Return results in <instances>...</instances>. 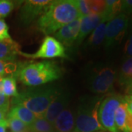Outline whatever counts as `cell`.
I'll use <instances>...</instances> for the list:
<instances>
[{"mask_svg":"<svg viewBox=\"0 0 132 132\" xmlns=\"http://www.w3.org/2000/svg\"><path fill=\"white\" fill-rule=\"evenodd\" d=\"M29 132H54L53 124L43 117L36 118L35 122L29 126Z\"/></svg>","mask_w":132,"mask_h":132,"instance_id":"20","label":"cell"},{"mask_svg":"<svg viewBox=\"0 0 132 132\" xmlns=\"http://www.w3.org/2000/svg\"><path fill=\"white\" fill-rule=\"evenodd\" d=\"M107 22H102L90 34V37L85 44V48L94 49L100 46L105 40L106 28Z\"/></svg>","mask_w":132,"mask_h":132,"instance_id":"16","label":"cell"},{"mask_svg":"<svg viewBox=\"0 0 132 132\" xmlns=\"http://www.w3.org/2000/svg\"><path fill=\"white\" fill-rule=\"evenodd\" d=\"M123 101V96L116 93H110L103 97L98 109V120L107 132H120L115 125V112Z\"/></svg>","mask_w":132,"mask_h":132,"instance_id":"6","label":"cell"},{"mask_svg":"<svg viewBox=\"0 0 132 132\" xmlns=\"http://www.w3.org/2000/svg\"><path fill=\"white\" fill-rule=\"evenodd\" d=\"M2 79H3V76L0 74V81H2Z\"/></svg>","mask_w":132,"mask_h":132,"instance_id":"34","label":"cell"},{"mask_svg":"<svg viewBox=\"0 0 132 132\" xmlns=\"http://www.w3.org/2000/svg\"><path fill=\"white\" fill-rule=\"evenodd\" d=\"M105 22L103 15H89L81 19L80 29L79 36L77 38L75 46H78L81 44L85 38L91 34L92 32L96 28L99 24Z\"/></svg>","mask_w":132,"mask_h":132,"instance_id":"12","label":"cell"},{"mask_svg":"<svg viewBox=\"0 0 132 132\" xmlns=\"http://www.w3.org/2000/svg\"><path fill=\"white\" fill-rule=\"evenodd\" d=\"M7 114L17 118L28 126H31L37 118L35 114L32 113L30 110L21 105L13 106Z\"/></svg>","mask_w":132,"mask_h":132,"instance_id":"17","label":"cell"},{"mask_svg":"<svg viewBox=\"0 0 132 132\" xmlns=\"http://www.w3.org/2000/svg\"><path fill=\"white\" fill-rule=\"evenodd\" d=\"M21 65V63H17L15 62L0 60V74L2 76H15L16 78V75Z\"/></svg>","mask_w":132,"mask_h":132,"instance_id":"21","label":"cell"},{"mask_svg":"<svg viewBox=\"0 0 132 132\" xmlns=\"http://www.w3.org/2000/svg\"><path fill=\"white\" fill-rule=\"evenodd\" d=\"M6 120L11 132H29L28 126L14 116L7 114Z\"/></svg>","mask_w":132,"mask_h":132,"instance_id":"22","label":"cell"},{"mask_svg":"<svg viewBox=\"0 0 132 132\" xmlns=\"http://www.w3.org/2000/svg\"><path fill=\"white\" fill-rule=\"evenodd\" d=\"M130 57H132V26L123 48V59L126 60Z\"/></svg>","mask_w":132,"mask_h":132,"instance_id":"25","label":"cell"},{"mask_svg":"<svg viewBox=\"0 0 132 132\" xmlns=\"http://www.w3.org/2000/svg\"><path fill=\"white\" fill-rule=\"evenodd\" d=\"M106 132H107V131H106Z\"/></svg>","mask_w":132,"mask_h":132,"instance_id":"37","label":"cell"},{"mask_svg":"<svg viewBox=\"0 0 132 132\" xmlns=\"http://www.w3.org/2000/svg\"><path fill=\"white\" fill-rule=\"evenodd\" d=\"M130 21L126 15L120 13L107 22L104 40V47L111 51L119 46L126 35Z\"/></svg>","mask_w":132,"mask_h":132,"instance_id":"7","label":"cell"},{"mask_svg":"<svg viewBox=\"0 0 132 132\" xmlns=\"http://www.w3.org/2000/svg\"><path fill=\"white\" fill-rule=\"evenodd\" d=\"M10 106L9 98L7 97L2 91V84L0 81V111L7 114Z\"/></svg>","mask_w":132,"mask_h":132,"instance_id":"26","label":"cell"},{"mask_svg":"<svg viewBox=\"0 0 132 132\" xmlns=\"http://www.w3.org/2000/svg\"><path fill=\"white\" fill-rule=\"evenodd\" d=\"M76 4L81 17L90 15L89 3L87 0H76Z\"/></svg>","mask_w":132,"mask_h":132,"instance_id":"28","label":"cell"},{"mask_svg":"<svg viewBox=\"0 0 132 132\" xmlns=\"http://www.w3.org/2000/svg\"><path fill=\"white\" fill-rule=\"evenodd\" d=\"M121 12V1L119 0H107L106 1V7L103 13L105 22H109L117 16Z\"/></svg>","mask_w":132,"mask_h":132,"instance_id":"18","label":"cell"},{"mask_svg":"<svg viewBox=\"0 0 132 132\" xmlns=\"http://www.w3.org/2000/svg\"><path fill=\"white\" fill-rule=\"evenodd\" d=\"M12 39L9 34V27L4 19H0V41Z\"/></svg>","mask_w":132,"mask_h":132,"instance_id":"27","label":"cell"},{"mask_svg":"<svg viewBox=\"0 0 132 132\" xmlns=\"http://www.w3.org/2000/svg\"><path fill=\"white\" fill-rule=\"evenodd\" d=\"M117 80L127 95L130 94L132 90V57L124 60L117 75Z\"/></svg>","mask_w":132,"mask_h":132,"instance_id":"14","label":"cell"},{"mask_svg":"<svg viewBox=\"0 0 132 132\" xmlns=\"http://www.w3.org/2000/svg\"><path fill=\"white\" fill-rule=\"evenodd\" d=\"M20 54L24 57L33 59H52L57 57L68 58L65 46L56 38L49 35L43 39L40 46L35 54H28L21 52Z\"/></svg>","mask_w":132,"mask_h":132,"instance_id":"8","label":"cell"},{"mask_svg":"<svg viewBox=\"0 0 132 132\" xmlns=\"http://www.w3.org/2000/svg\"><path fill=\"white\" fill-rule=\"evenodd\" d=\"M15 2L9 0H0V19L7 17L15 7Z\"/></svg>","mask_w":132,"mask_h":132,"instance_id":"24","label":"cell"},{"mask_svg":"<svg viewBox=\"0 0 132 132\" xmlns=\"http://www.w3.org/2000/svg\"><path fill=\"white\" fill-rule=\"evenodd\" d=\"M118 73L112 67L95 65L86 73V85L89 90L96 94H108L113 92L114 83Z\"/></svg>","mask_w":132,"mask_h":132,"instance_id":"5","label":"cell"},{"mask_svg":"<svg viewBox=\"0 0 132 132\" xmlns=\"http://www.w3.org/2000/svg\"><path fill=\"white\" fill-rule=\"evenodd\" d=\"M81 19H76L62 27L54 33V38L67 47H72L74 46L79 36Z\"/></svg>","mask_w":132,"mask_h":132,"instance_id":"10","label":"cell"},{"mask_svg":"<svg viewBox=\"0 0 132 132\" xmlns=\"http://www.w3.org/2000/svg\"><path fill=\"white\" fill-rule=\"evenodd\" d=\"M123 132H132V115L128 111Z\"/></svg>","mask_w":132,"mask_h":132,"instance_id":"30","label":"cell"},{"mask_svg":"<svg viewBox=\"0 0 132 132\" xmlns=\"http://www.w3.org/2000/svg\"><path fill=\"white\" fill-rule=\"evenodd\" d=\"M90 15L103 14L106 7V1L102 0H91L88 1Z\"/></svg>","mask_w":132,"mask_h":132,"instance_id":"23","label":"cell"},{"mask_svg":"<svg viewBox=\"0 0 132 132\" xmlns=\"http://www.w3.org/2000/svg\"><path fill=\"white\" fill-rule=\"evenodd\" d=\"M2 91L7 97H16L18 96V89L16 78L15 76H6L2 81Z\"/></svg>","mask_w":132,"mask_h":132,"instance_id":"19","label":"cell"},{"mask_svg":"<svg viewBox=\"0 0 132 132\" xmlns=\"http://www.w3.org/2000/svg\"><path fill=\"white\" fill-rule=\"evenodd\" d=\"M123 101L126 106L128 113L132 115V95H126L123 96Z\"/></svg>","mask_w":132,"mask_h":132,"instance_id":"31","label":"cell"},{"mask_svg":"<svg viewBox=\"0 0 132 132\" xmlns=\"http://www.w3.org/2000/svg\"><path fill=\"white\" fill-rule=\"evenodd\" d=\"M48 0L25 1L19 12V18L22 24L27 26L34 22L38 17L43 15L51 5Z\"/></svg>","mask_w":132,"mask_h":132,"instance_id":"9","label":"cell"},{"mask_svg":"<svg viewBox=\"0 0 132 132\" xmlns=\"http://www.w3.org/2000/svg\"><path fill=\"white\" fill-rule=\"evenodd\" d=\"M61 68L54 61L44 60L31 63H21L16 78L29 87L45 85L61 77Z\"/></svg>","mask_w":132,"mask_h":132,"instance_id":"3","label":"cell"},{"mask_svg":"<svg viewBox=\"0 0 132 132\" xmlns=\"http://www.w3.org/2000/svg\"><path fill=\"white\" fill-rule=\"evenodd\" d=\"M20 53L19 44L12 39L0 41V60L15 62Z\"/></svg>","mask_w":132,"mask_h":132,"instance_id":"15","label":"cell"},{"mask_svg":"<svg viewBox=\"0 0 132 132\" xmlns=\"http://www.w3.org/2000/svg\"><path fill=\"white\" fill-rule=\"evenodd\" d=\"M70 101V93L67 91H62L59 93L49 105L47 110L43 114V118L46 119L48 122L53 124L58 115L66 109Z\"/></svg>","mask_w":132,"mask_h":132,"instance_id":"11","label":"cell"},{"mask_svg":"<svg viewBox=\"0 0 132 132\" xmlns=\"http://www.w3.org/2000/svg\"><path fill=\"white\" fill-rule=\"evenodd\" d=\"M54 132H73L75 129V113L71 109H65L53 123Z\"/></svg>","mask_w":132,"mask_h":132,"instance_id":"13","label":"cell"},{"mask_svg":"<svg viewBox=\"0 0 132 132\" xmlns=\"http://www.w3.org/2000/svg\"><path fill=\"white\" fill-rule=\"evenodd\" d=\"M120 13L126 15H132V0L121 1V12Z\"/></svg>","mask_w":132,"mask_h":132,"instance_id":"29","label":"cell"},{"mask_svg":"<svg viewBox=\"0 0 132 132\" xmlns=\"http://www.w3.org/2000/svg\"><path fill=\"white\" fill-rule=\"evenodd\" d=\"M82 18L76 0L52 1L51 5L38 21L39 30L48 35L54 34L62 27L76 19Z\"/></svg>","mask_w":132,"mask_h":132,"instance_id":"1","label":"cell"},{"mask_svg":"<svg viewBox=\"0 0 132 132\" xmlns=\"http://www.w3.org/2000/svg\"><path fill=\"white\" fill-rule=\"evenodd\" d=\"M61 91L60 87L54 85L31 87L13 98L12 104L23 106L37 118H41Z\"/></svg>","mask_w":132,"mask_h":132,"instance_id":"2","label":"cell"},{"mask_svg":"<svg viewBox=\"0 0 132 132\" xmlns=\"http://www.w3.org/2000/svg\"><path fill=\"white\" fill-rule=\"evenodd\" d=\"M103 97L83 96L75 114L77 132H106L98 120V109Z\"/></svg>","mask_w":132,"mask_h":132,"instance_id":"4","label":"cell"},{"mask_svg":"<svg viewBox=\"0 0 132 132\" xmlns=\"http://www.w3.org/2000/svg\"><path fill=\"white\" fill-rule=\"evenodd\" d=\"M129 95H132V90L131 91V93H130V94H129Z\"/></svg>","mask_w":132,"mask_h":132,"instance_id":"35","label":"cell"},{"mask_svg":"<svg viewBox=\"0 0 132 132\" xmlns=\"http://www.w3.org/2000/svg\"><path fill=\"white\" fill-rule=\"evenodd\" d=\"M73 132H77V131H73Z\"/></svg>","mask_w":132,"mask_h":132,"instance_id":"36","label":"cell"},{"mask_svg":"<svg viewBox=\"0 0 132 132\" xmlns=\"http://www.w3.org/2000/svg\"><path fill=\"white\" fill-rule=\"evenodd\" d=\"M7 127V120L0 123V132H6V128Z\"/></svg>","mask_w":132,"mask_h":132,"instance_id":"32","label":"cell"},{"mask_svg":"<svg viewBox=\"0 0 132 132\" xmlns=\"http://www.w3.org/2000/svg\"><path fill=\"white\" fill-rule=\"evenodd\" d=\"M5 114H6L4 113L3 112L0 111V123L6 120V119H5Z\"/></svg>","mask_w":132,"mask_h":132,"instance_id":"33","label":"cell"}]
</instances>
